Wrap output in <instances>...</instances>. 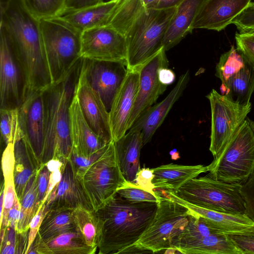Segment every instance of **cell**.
Here are the masks:
<instances>
[{
  "mask_svg": "<svg viewBox=\"0 0 254 254\" xmlns=\"http://www.w3.org/2000/svg\"><path fill=\"white\" fill-rule=\"evenodd\" d=\"M0 28L8 38L25 72L29 90H43L52 84L40 20L21 0H1Z\"/></svg>",
  "mask_w": 254,
  "mask_h": 254,
  "instance_id": "obj_1",
  "label": "cell"
},
{
  "mask_svg": "<svg viewBox=\"0 0 254 254\" xmlns=\"http://www.w3.org/2000/svg\"><path fill=\"white\" fill-rule=\"evenodd\" d=\"M158 203L132 202L117 194L95 211L99 228V254H121L133 245L152 221Z\"/></svg>",
  "mask_w": 254,
  "mask_h": 254,
  "instance_id": "obj_2",
  "label": "cell"
},
{
  "mask_svg": "<svg viewBox=\"0 0 254 254\" xmlns=\"http://www.w3.org/2000/svg\"><path fill=\"white\" fill-rule=\"evenodd\" d=\"M82 63L81 57L63 78L43 90L45 139L42 166L54 158L68 160L70 155V107Z\"/></svg>",
  "mask_w": 254,
  "mask_h": 254,
  "instance_id": "obj_3",
  "label": "cell"
},
{
  "mask_svg": "<svg viewBox=\"0 0 254 254\" xmlns=\"http://www.w3.org/2000/svg\"><path fill=\"white\" fill-rule=\"evenodd\" d=\"M176 8H145L137 16L125 35L127 69H137L163 47Z\"/></svg>",
  "mask_w": 254,
  "mask_h": 254,
  "instance_id": "obj_4",
  "label": "cell"
},
{
  "mask_svg": "<svg viewBox=\"0 0 254 254\" xmlns=\"http://www.w3.org/2000/svg\"><path fill=\"white\" fill-rule=\"evenodd\" d=\"M207 168L222 182L243 184L249 179L254 171V130L249 118Z\"/></svg>",
  "mask_w": 254,
  "mask_h": 254,
  "instance_id": "obj_5",
  "label": "cell"
},
{
  "mask_svg": "<svg viewBox=\"0 0 254 254\" xmlns=\"http://www.w3.org/2000/svg\"><path fill=\"white\" fill-rule=\"evenodd\" d=\"M160 197L150 225L132 245L142 253H155L174 248L187 226L192 211L155 190Z\"/></svg>",
  "mask_w": 254,
  "mask_h": 254,
  "instance_id": "obj_6",
  "label": "cell"
},
{
  "mask_svg": "<svg viewBox=\"0 0 254 254\" xmlns=\"http://www.w3.org/2000/svg\"><path fill=\"white\" fill-rule=\"evenodd\" d=\"M242 185L222 182L208 174L192 179L173 191L182 199L199 207L246 214L245 202L241 193Z\"/></svg>",
  "mask_w": 254,
  "mask_h": 254,
  "instance_id": "obj_7",
  "label": "cell"
},
{
  "mask_svg": "<svg viewBox=\"0 0 254 254\" xmlns=\"http://www.w3.org/2000/svg\"><path fill=\"white\" fill-rule=\"evenodd\" d=\"M52 83L63 78L81 58V33L60 19L40 20Z\"/></svg>",
  "mask_w": 254,
  "mask_h": 254,
  "instance_id": "obj_8",
  "label": "cell"
},
{
  "mask_svg": "<svg viewBox=\"0 0 254 254\" xmlns=\"http://www.w3.org/2000/svg\"><path fill=\"white\" fill-rule=\"evenodd\" d=\"M96 211L103 207L127 183L117 159L114 142L87 169L80 181Z\"/></svg>",
  "mask_w": 254,
  "mask_h": 254,
  "instance_id": "obj_9",
  "label": "cell"
},
{
  "mask_svg": "<svg viewBox=\"0 0 254 254\" xmlns=\"http://www.w3.org/2000/svg\"><path fill=\"white\" fill-rule=\"evenodd\" d=\"M211 113L209 150L216 157L232 138L250 112V102L239 103L212 89L206 96Z\"/></svg>",
  "mask_w": 254,
  "mask_h": 254,
  "instance_id": "obj_10",
  "label": "cell"
},
{
  "mask_svg": "<svg viewBox=\"0 0 254 254\" xmlns=\"http://www.w3.org/2000/svg\"><path fill=\"white\" fill-rule=\"evenodd\" d=\"M0 31V109L19 108L28 91L27 80L8 38Z\"/></svg>",
  "mask_w": 254,
  "mask_h": 254,
  "instance_id": "obj_11",
  "label": "cell"
},
{
  "mask_svg": "<svg viewBox=\"0 0 254 254\" xmlns=\"http://www.w3.org/2000/svg\"><path fill=\"white\" fill-rule=\"evenodd\" d=\"M82 68L89 84L100 95L109 112L114 98L127 75V63L83 58Z\"/></svg>",
  "mask_w": 254,
  "mask_h": 254,
  "instance_id": "obj_12",
  "label": "cell"
},
{
  "mask_svg": "<svg viewBox=\"0 0 254 254\" xmlns=\"http://www.w3.org/2000/svg\"><path fill=\"white\" fill-rule=\"evenodd\" d=\"M165 52L162 47L137 69L139 73L138 89L129 118L127 131L136 120L155 103L167 88V85L161 83L158 78L159 69L169 65Z\"/></svg>",
  "mask_w": 254,
  "mask_h": 254,
  "instance_id": "obj_13",
  "label": "cell"
},
{
  "mask_svg": "<svg viewBox=\"0 0 254 254\" xmlns=\"http://www.w3.org/2000/svg\"><path fill=\"white\" fill-rule=\"evenodd\" d=\"M81 57L127 63L125 37L108 25L85 30L81 33Z\"/></svg>",
  "mask_w": 254,
  "mask_h": 254,
  "instance_id": "obj_14",
  "label": "cell"
},
{
  "mask_svg": "<svg viewBox=\"0 0 254 254\" xmlns=\"http://www.w3.org/2000/svg\"><path fill=\"white\" fill-rule=\"evenodd\" d=\"M24 138L40 169L45 139V112L43 90H28L19 108Z\"/></svg>",
  "mask_w": 254,
  "mask_h": 254,
  "instance_id": "obj_15",
  "label": "cell"
},
{
  "mask_svg": "<svg viewBox=\"0 0 254 254\" xmlns=\"http://www.w3.org/2000/svg\"><path fill=\"white\" fill-rule=\"evenodd\" d=\"M161 190V193L203 217L211 228L220 234L251 236L254 233V221L246 214L225 213L204 208L182 199L172 190Z\"/></svg>",
  "mask_w": 254,
  "mask_h": 254,
  "instance_id": "obj_16",
  "label": "cell"
},
{
  "mask_svg": "<svg viewBox=\"0 0 254 254\" xmlns=\"http://www.w3.org/2000/svg\"><path fill=\"white\" fill-rule=\"evenodd\" d=\"M75 96L85 120L94 131L107 143L113 141L109 113L100 95L89 84L82 68L77 84Z\"/></svg>",
  "mask_w": 254,
  "mask_h": 254,
  "instance_id": "obj_17",
  "label": "cell"
},
{
  "mask_svg": "<svg viewBox=\"0 0 254 254\" xmlns=\"http://www.w3.org/2000/svg\"><path fill=\"white\" fill-rule=\"evenodd\" d=\"M137 69L128 70L118 91L109 111V123L112 141L122 137L127 131V125L139 85Z\"/></svg>",
  "mask_w": 254,
  "mask_h": 254,
  "instance_id": "obj_18",
  "label": "cell"
},
{
  "mask_svg": "<svg viewBox=\"0 0 254 254\" xmlns=\"http://www.w3.org/2000/svg\"><path fill=\"white\" fill-rule=\"evenodd\" d=\"M189 80L190 73L188 70L180 76L177 83L166 98L148 109L128 130L141 132L143 145L151 141L174 104L182 96Z\"/></svg>",
  "mask_w": 254,
  "mask_h": 254,
  "instance_id": "obj_19",
  "label": "cell"
},
{
  "mask_svg": "<svg viewBox=\"0 0 254 254\" xmlns=\"http://www.w3.org/2000/svg\"><path fill=\"white\" fill-rule=\"evenodd\" d=\"M252 0H205L192 28L220 31L249 4Z\"/></svg>",
  "mask_w": 254,
  "mask_h": 254,
  "instance_id": "obj_20",
  "label": "cell"
},
{
  "mask_svg": "<svg viewBox=\"0 0 254 254\" xmlns=\"http://www.w3.org/2000/svg\"><path fill=\"white\" fill-rule=\"evenodd\" d=\"M45 203L49 210L60 208L74 209L79 206L94 210L80 181L74 175L68 160L65 164L61 181Z\"/></svg>",
  "mask_w": 254,
  "mask_h": 254,
  "instance_id": "obj_21",
  "label": "cell"
},
{
  "mask_svg": "<svg viewBox=\"0 0 254 254\" xmlns=\"http://www.w3.org/2000/svg\"><path fill=\"white\" fill-rule=\"evenodd\" d=\"M121 0H110L80 8L65 9L56 17L81 33L107 25Z\"/></svg>",
  "mask_w": 254,
  "mask_h": 254,
  "instance_id": "obj_22",
  "label": "cell"
},
{
  "mask_svg": "<svg viewBox=\"0 0 254 254\" xmlns=\"http://www.w3.org/2000/svg\"><path fill=\"white\" fill-rule=\"evenodd\" d=\"M70 131L71 151L78 154L91 156L109 144L99 136L88 125L75 94L70 107Z\"/></svg>",
  "mask_w": 254,
  "mask_h": 254,
  "instance_id": "obj_23",
  "label": "cell"
},
{
  "mask_svg": "<svg viewBox=\"0 0 254 254\" xmlns=\"http://www.w3.org/2000/svg\"><path fill=\"white\" fill-rule=\"evenodd\" d=\"M205 0H183L176 7L162 42L166 51L191 32L192 24Z\"/></svg>",
  "mask_w": 254,
  "mask_h": 254,
  "instance_id": "obj_24",
  "label": "cell"
},
{
  "mask_svg": "<svg viewBox=\"0 0 254 254\" xmlns=\"http://www.w3.org/2000/svg\"><path fill=\"white\" fill-rule=\"evenodd\" d=\"M114 142L123 175L127 182L135 183L136 174L140 169L139 157L143 146L141 132L128 130Z\"/></svg>",
  "mask_w": 254,
  "mask_h": 254,
  "instance_id": "obj_25",
  "label": "cell"
},
{
  "mask_svg": "<svg viewBox=\"0 0 254 254\" xmlns=\"http://www.w3.org/2000/svg\"><path fill=\"white\" fill-rule=\"evenodd\" d=\"M152 183L155 189L176 191L189 180L207 171L202 165H182L173 163L152 168Z\"/></svg>",
  "mask_w": 254,
  "mask_h": 254,
  "instance_id": "obj_26",
  "label": "cell"
},
{
  "mask_svg": "<svg viewBox=\"0 0 254 254\" xmlns=\"http://www.w3.org/2000/svg\"><path fill=\"white\" fill-rule=\"evenodd\" d=\"M174 248L185 254H243L230 236L224 234L179 241Z\"/></svg>",
  "mask_w": 254,
  "mask_h": 254,
  "instance_id": "obj_27",
  "label": "cell"
},
{
  "mask_svg": "<svg viewBox=\"0 0 254 254\" xmlns=\"http://www.w3.org/2000/svg\"><path fill=\"white\" fill-rule=\"evenodd\" d=\"M15 166L14 182L19 201L30 178L40 169L28 143L24 138L14 144Z\"/></svg>",
  "mask_w": 254,
  "mask_h": 254,
  "instance_id": "obj_28",
  "label": "cell"
},
{
  "mask_svg": "<svg viewBox=\"0 0 254 254\" xmlns=\"http://www.w3.org/2000/svg\"><path fill=\"white\" fill-rule=\"evenodd\" d=\"M44 241L50 254H94L98 248L87 245L77 229Z\"/></svg>",
  "mask_w": 254,
  "mask_h": 254,
  "instance_id": "obj_29",
  "label": "cell"
},
{
  "mask_svg": "<svg viewBox=\"0 0 254 254\" xmlns=\"http://www.w3.org/2000/svg\"><path fill=\"white\" fill-rule=\"evenodd\" d=\"M225 95L235 102L248 103L254 92V71L247 63L246 65L232 76L221 87Z\"/></svg>",
  "mask_w": 254,
  "mask_h": 254,
  "instance_id": "obj_30",
  "label": "cell"
},
{
  "mask_svg": "<svg viewBox=\"0 0 254 254\" xmlns=\"http://www.w3.org/2000/svg\"><path fill=\"white\" fill-rule=\"evenodd\" d=\"M74 209L60 208L48 211L41 224L39 234L44 241L77 229L73 216Z\"/></svg>",
  "mask_w": 254,
  "mask_h": 254,
  "instance_id": "obj_31",
  "label": "cell"
},
{
  "mask_svg": "<svg viewBox=\"0 0 254 254\" xmlns=\"http://www.w3.org/2000/svg\"><path fill=\"white\" fill-rule=\"evenodd\" d=\"M38 171L30 178L19 200L20 214L16 231L18 234L28 232L30 223L40 207L37 201Z\"/></svg>",
  "mask_w": 254,
  "mask_h": 254,
  "instance_id": "obj_32",
  "label": "cell"
},
{
  "mask_svg": "<svg viewBox=\"0 0 254 254\" xmlns=\"http://www.w3.org/2000/svg\"><path fill=\"white\" fill-rule=\"evenodd\" d=\"M145 8L142 0H122L107 25L125 37L131 24Z\"/></svg>",
  "mask_w": 254,
  "mask_h": 254,
  "instance_id": "obj_33",
  "label": "cell"
},
{
  "mask_svg": "<svg viewBox=\"0 0 254 254\" xmlns=\"http://www.w3.org/2000/svg\"><path fill=\"white\" fill-rule=\"evenodd\" d=\"M73 216L76 228L86 244L98 248L99 228L95 211L79 206L73 210Z\"/></svg>",
  "mask_w": 254,
  "mask_h": 254,
  "instance_id": "obj_34",
  "label": "cell"
},
{
  "mask_svg": "<svg viewBox=\"0 0 254 254\" xmlns=\"http://www.w3.org/2000/svg\"><path fill=\"white\" fill-rule=\"evenodd\" d=\"M0 133L2 141L6 145L14 144L24 137L19 114V108L0 109Z\"/></svg>",
  "mask_w": 254,
  "mask_h": 254,
  "instance_id": "obj_35",
  "label": "cell"
},
{
  "mask_svg": "<svg viewBox=\"0 0 254 254\" xmlns=\"http://www.w3.org/2000/svg\"><path fill=\"white\" fill-rule=\"evenodd\" d=\"M28 11L39 20L55 18L66 8L67 0H21Z\"/></svg>",
  "mask_w": 254,
  "mask_h": 254,
  "instance_id": "obj_36",
  "label": "cell"
},
{
  "mask_svg": "<svg viewBox=\"0 0 254 254\" xmlns=\"http://www.w3.org/2000/svg\"><path fill=\"white\" fill-rule=\"evenodd\" d=\"M246 64L247 62L242 55L232 46L228 52L221 56L216 66L215 75L221 80L222 85H223Z\"/></svg>",
  "mask_w": 254,
  "mask_h": 254,
  "instance_id": "obj_37",
  "label": "cell"
},
{
  "mask_svg": "<svg viewBox=\"0 0 254 254\" xmlns=\"http://www.w3.org/2000/svg\"><path fill=\"white\" fill-rule=\"evenodd\" d=\"M117 194L124 199L132 202L147 201L158 203L160 199V195L156 192L155 194H157L158 196L142 189L135 183L128 182H127L123 188L118 190Z\"/></svg>",
  "mask_w": 254,
  "mask_h": 254,
  "instance_id": "obj_38",
  "label": "cell"
},
{
  "mask_svg": "<svg viewBox=\"0 0 254 254\" xmlns=\"http://www.w3.org/2000/svg\"><path fill=\"white\" fill-rule=\"evenodd\" d=\"M108 144L89 156H85L71 151L68 160L75 177L81 181L87 169L103 153Z\"/></svg>",
  "mask_w": 254,
  "mask_h": 254,
  "instance_id": "obj_39",
  "label": "cell"
},
{
  "mask_svg": "<svg viewBox=\"0 0 254 254\" xmlns=\"http://www.w3.org/2000/svg\"><path fill=\"white\" fill-rule=\"evenodd\" d=\"M236 49L254 71V34L236 33Z\"/></svg>",
  "mask_w": 254,
  "mask_h": 254,
  "instance_id": "obj_40",
  "label": "cell"
},
{
  "mask_svg": "<svg viewBox=\"0 0 254 254\" xmlns=\"http://www.w3.org/2000/svg\"><path fill=\"white\" fill-rule=\"evenodd\" d=\"M4 195L3 211L0 216V229L6 228L8 225V216L10 209L19 200L16 192L14 181L4 182Z\"/></svg>",
  "mask_w": 254,
  "mask_h": 254,
  "instance_id": "obj_41",
  "label": "cell"
},
{
  "mask_svg": "<svg viewBox=\"0 0 254 254\" xmlns=\"http://www.w3.org/2000/svg\"><path fill=\"white\" fill-rule=\"evenodd\" d=\"M249 121L254 130V121L250 119ZM241 193L245 202L246 215L254 221V171L242 185Z\"/></svg>",
  "mask_w": 254,
  "mask_h": 254,
  "instance_id": "obj_42",
  "label": "cell"
},
{
  "mask_svg": "<svg viewBox=\"0 0 254 254\" xmlns=\"http://www.w3.org/2000/svg\"><path fill=\"white\" fill-rule=\"evenodd\" d=\"M15 156L14 144H8L4 149L1 159V167L4 182L14 181Z\"/></svg>",
  "mask_w": 254,
  "mask_h": 254,
  "instance_id": "obj_43",
  "label": "cell"
},
{
  "mask_svg": "<svg viewBox=\"0 0 254 254\" xmlns=\"http://www.w3.org/2000/svg\"><path fill=\"white\" fill-rule=\"evenodd\" d=\"M48 211L45 203L40 205L36 214L31 220L29 224L28 245L25 254H27L38 233L42 222Z\"/></svg>",
  "mask_w": 254,
  "mask_h": 254,
  "instance_id": "obj_44",
  "label": "cell"
},
{
  "mask_svg": "<svg viewBox=\"0 0 254 254\" xmlns=\"http://www.w3.org/2000/svg\"><path fill=\"white\" fill-rule=\"evenodd\" d=\"M154 178L153 170L148 168H140L136 175L135 184L139 186L142 189L152 193L156 196L155 186L152 183Z\"/></svg>",
  "mask_w": 254,
  "mask_h": 254,
  "instance_id": "obj_45",
  "label": "cell"
},
{
  "mask_svg": "<svg viewBox=\"0 0 254 254\" xmlns=\"http://www.w3.org/2000/svg\"><path fill=\"white\" fill-rule=\"evenodd\" d=\"M16 231L8 226L7 227L3 240L0 242L1 254H16L18 238Z\"/></svg>",
  "mask_w": 254,
  "mask_h": 254,
  "instance_id": "obj_46",
  "label": "cell"
},
{
  "mask_svg": "<svg viewBox=\"0 0 254 254\" xmlns=\"http://www.w3.org/2000/svg\"><path fill=\"white\" fill-rule=\"evenodd\" d=\"M50 172L46 165L42 166L38 174V204L40 206L46 195Z\"/></svg>",
  "mask_w": 254,
  "mask_h": 254,
  "instance_id": "obj_47",
  "label": "cell"
},
{
  "mask_svg": "<svg viewBox=\"0 0 254 254\" xmlns=\"http://www.w3.org/2000/svg\"><path fill=\"white\" fill-rule=\"evenodd\" d=\"M243 254H254V237L247 235H229Z\"/></svg>",
  "mask_w": 254,
  "mask_h": 254,
  "instance_id": "obj_48",
  "label": "cell"
},
{
  "mask_svg": "<svg viewBox=\"0 0 254 254\" xmlns=\"http://www.w3.org/2000/svg\"><path fill=\"white\" fill-rule=\"evenodd\" d=\"M20 203L18 200L10 209L8 213V225L16 231L20 217Z\"/></svg>",
  "mask_w": 254,
  "mask_h": 254,
  "instance_id": "obj_49",
  "label": "cell"
},
{
  "mask_svg": "<svg viewBox=\"0 0 254 254\" xmlns=\"http://www.w3.org/2000/svg\"><path fill=\"white\" fill-rule=\"evenodd\" d=\"M174 72L168 67H161L158 70V78L162 84L168 85L172 83L175 79Z\"/></svg>",
  "mask_w": 254,
  "mask_h": 254,
  "instance_id": "obj_50",
  "label": "cell"
},
{
  "mask_svg": "<svg viewBox=\"0 0 254 254\" xmlns=\"http://www.w3.org/2000/svg\"><path fill=\"white\" fill-rule=\"evenodd\" d=\"M103 0H67L65 9H74L98 4Z\"/></svg>",
  "mask_w": 254,
  "mask_h": 254,
  "instance_id": "obj_51",
  "label": "cell"
},
{
  "mask_svg": "<svg viewBox=\"0 0 254 254\" xmlns=\"http://www.w3.org/2000/svg\"><path fill=\"white\" fill-rule=\"evenodd\" d=\"M183 0H156L150 8L164 9L176 7Z\"/></svg>",
  "mask_w": 254,
  "mask_h": 254,
  "instance_id": "obj_52",
  "label": "cell"
},
{
  "mask_svg": "<svg viewBox=\"0 0 254 254\" xmlns=\"http://www.w3.org/2000/svg\"><path fill=\"white\" fill-rule=\"evenodd\" d=\"M173 160H176L180 158L179 152L176 149H174L169 152Z\"/></svg>",
  "mask_w": 254,
  "mask_h": 254,
  "instance_id": "obj_53",
  "label": "cell"
},
{
  "mask_svg": "<svg viewBox=\"0 0 254 254\" xmlns=\"http://www.w3.org/2000/svg\"><path fill=\"white\" fill-rule=\"evenodd\" d=\"M156 0H142L146 8H150Z\"/></svg>",
  "mask_w": 254,
  "mask_h": 254,
  "instance_id": "obj_54",
  "label": "cell"
},
{
  "mask_svg": "<svg viewBox=\"0 0 254 254\" xmlns=\"http://www.w3.org/2000/svg\"><path fill=\"white\" fill-rule=\"evenodd\" d=\"M244 34H254V29L251 30L246 33Z\"/></svg>",
  "mask_w": 254,
  "mask_h": 254,
  "instance_id": "obj_55",
  "label": "cell"
},
{
  "mask_svg": "<svg viewBox=\"0 0 254 254\" xmlns=\"http://www.w3.org/2000/svg\"><path fill=\"white\" fill-rule=\"evenodd\" d=\"M252 236H253L254 237V233L253 234V235H252Z\"/></svg>",
  "mask_w": 254,
  "mask_h": 254,
  "instance_id": "obj_56",
  "label": "cell"
},
{
  "mask_svg": "<svg viewBox=\"0 0 254 254\" xmlns=\"http://www.w3.org/2000/svg\"><path fill=\"white\" fill-rule=\"evenodd\" d=\"M106 0V1H109V0Z\"/></svg>",
  "mask_w": 254,
  "mask_h": 254,
  "instance_id": "obj_57",
  "label": "cell"
}]
</instances>
